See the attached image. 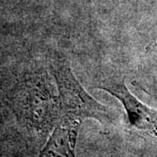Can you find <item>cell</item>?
Segmentation results:
<instances>
[{
  "instance_id": "1",
  "label": "cell",
  "mask_w": 157,
  "mask_h": 157,
  "mask_svg": "<svg viewBox=\"0 0 157 157\" xmlns=\"http://www.w3.org/2000/svg\"><path fill=\"white\" fill-rule=\"evenodd\" d=\"M52 74L56 79L60 107V123L79 127L82 121L94 118L105 128L112 125L108 111L85 91L71 71L66 59H58L52 64Z\"/></svg>"
},
{
  "instance_id": "2",
  "label": "cell",
  "mask_w": 157,
  "mask_h": 157,
  "mask_svg": "<svg viewBox=\"0 0 157 157\" xmlns=\"http://www.w3.org/2000/svg\"><path fill=\"white\" fill-rule=\"evenodd\" d=\"M100 88L106 90L122 102L128 113L129 121L133 126L139 129L157 133V114L137 101L129 93L124 81L107 82L100 86Z\"/></svg>"
},
{
  "instance_id": "3",
  "label": "cell",
  "mask_w": 157,
  "mask_h": 157,
  "mask_svg": "<svg viewBox=\"0 0 157 157\" xmlns=\"http://www.w3.org/2000/svg\"><path fill=\"white\" fill-rule=\"evenodd\" d=\"M78 130L77 126L59 123L44 150L41 152V155H61L64 156H73Z\"/></svg>"
}]
</instances>
